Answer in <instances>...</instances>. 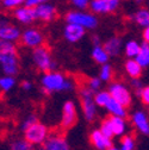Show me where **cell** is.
Wrapping results in <instances>:
<instances>
[{
    "instance_id": "6da1fadb",
    "label": "cell",
    "mask_w": 149,
    "mask_h": 150,
    "mask_svg": "<svg viewBox=\"0 0 149 150\" xmlns=\"http://www.w3.org/2000/svg\"><path fill=\"white\" fill-rule=\"evenodd\" d=\"M41 86L44 94H51V93L59 92H70L75 87V83L63 73L54 70L43 74L41 79Z\"/></svg>"
},
{
    "instance_id": "7a4b0ae2",
    "label": "cell",
    "mask_w": 149,
    "mask_h": 150,
    "mask_svg": "<svg viewBox=\"0 0 149 150\" xmlns=\"http://www.w3.org/2000/svg\"><path fill=\"white\" fill-rule=\"evenodd\" d=\"M31 59L35 67L43 74L54 71L56 69V62L53 60L50 49L47 45H42L40 48L33 49L31 54Z\"/></svg>"
},
{
    "instance_id": "3957f363",
    "label": "cell",
    "mask_w": 149,
    "mask_h": 150,
    "mask_svg": "<svg viewBox=\"0 0 149 150\" xmlns=\"http://www.w3.org/2000/svg\"><path fill=\"white\" fill-rule=\"evenodd\" d=\"M67 24H75L85 30H93L98 26V18L91 12L82 11H70L66 14Z\"/></svg>"
},
{
    "instance_id": "277c9868",
    "label": "cell",
    "mask_w": 149,
    "mask_h": 150,
    "mask_svg": "<svg viewBox=\"0 0 149 150\" xmlns=\"http://www.w3.org/2000/svg\"><path fill=\"white\" fill-rule=\"evenodd\" d=\"M80 96V105L84 117L87 122H93L97 118V105L94 103V92H92L86 85L82 86L79 91Z\"/></svg>"
},
{
    "instance_id": "5b68a950",
    "label": "cell",
    "mask_w": 149,
    "mask_h": 150,
    "mask_svg": "<svg viewBox=\"0 0 149 150\" xmlns=\"http://www.w3.org/2000/svg\"><path fill=\"white\" fill-rule=\"evenodd\" d=\"M111 98L118 104H121L123 107L128 108L133 103V93L130 91V88L121 82V81H114L109 85V91Z\"/></svg>"
},
{
    "instance_id": "8992f818",
    "label": "cell",
    "mask_w": 149,
    "mask_h": 150,
    "mask_svg": "<svg viewBox=\"0 0 149 150\" xmlns=\"http://www.w3.org/2000/svg\"><path fill=\"white\" fill-rule=\"evenodd\" d=\"M23 132H24V138L33 146L35 145L42 146L50 134L47 125H44L40 120L37 123H35L33 125H31L30 127H28L26 130H24Z\"/></svg>"
},
{
    "instance_id": "52a82bcc",
    "label": "cell",
    "mask_w": 149,
    "mask_h": 150,
    "mask_svg": "<svg viewBox=\"0 0 149 150\" xmlns=\"http://www.w3.org/2000/svg\"><path fill=\"white\" fill-rule=\"evenodd\" d=\"M23 45L31 48L32 50L36 48H40L42 45H44L45 38H44V35L36 28H28L25 29L22 35H21V40Z\"/></svg>"
},
{
    "instance_id": "ba28073f",
    "label": "cell",
    "mask_w": 149,
    "mask_h": 150,
    "mask_svg": "<svg viewBox=\"0 0 149 150\" xmlns=\"http://www.w3.org/2000/svg\"><path fill=\"white\" fill-rule=\"evenodd\" d=\"M121 0H91L89 10L93 14H109L118 10Z\"/></svg>"
},
{
    "instance_id": "9c48e42d",
    "label": "cell",
    "mask_w": 149,
    "mask_h": 150,
    "mask_svg": "<svg viewBox=\"0 0 149 150\" xmlns=\"http://www.w3.org/2000/svg\"><path fill=\"white\" fill-rule=\"evenodd\" d=\"M0 66H1V70H3L4 75L14 78L18 74V71H19V59H18V54L12 52V54L0 55Z\"/></svg>"
},
{
    "instance_id": "30bf717a",
    "label": "cell",
    "mask_w": 149,
    "mask_h": 150,
    "mask_svg": "<svg viewBox=\"0 0 149 150\" xmlns=\"http://www.w3.org/2000/svg\"><path fill=\"white\" fill-rule=\"evenodd\" d=\"M78 122L77 106L73 100H67L62 106V117H61V127L68 130L73 127Z\"/></svg>"
},
{
    "instance_id": "8fae6325",
    "label": "cell",
    "mask_w": 149,
    "mask_h": 150,
    "mask_svg": "<svg viewBox=\"0 0 149 150\" xmlns=\"http://www.w3.org/2000/svg\"><path fill=\"white\" fill-rule=\"evenodd\" d=\"M41 150H70V146L61 132H51L41 146Z\"/></svg>"
},
{
    "instance_id": "7c38bea8",
    "label": "cell",
    "mask_w": 149,
    "mask_h": 150,
    "mask_svg": "<svg viewBox=\"0 0 149 150\" xmlns=\"http://www.w3.org/2000/svg\"><path fill=\"white\" fill-rule=\"evenodd\" d=\"M133 126L144 136H149V116L142 110H136L131 115Z\"/></svg>"
},
{
    "instance_id": "4fadbf2b",
    "label": "cell",
    "mask_w": 149,
    "mask_h": 150,
    "mask_svg": "<svg viewBox=\"0 0 149 150\" xmlns=\"http://www.w3.org/2000/svg\"><path fill=\"white\" fill-rule=\"evenodd\" d=\"M89 143L96 150H107L112 146V139L100 132L99 129H94L89 134Z\"/></svg>"
},
{
    "instance_id": "5bb4252c",
    "label": "cell",
    "mask_w": 149,
    "mask_h": 150,
    "mask_svg": "<svg viewBox=\"0 0 149 150\" xmlns=\"http://www.w3.org/2000/svg\"><path fill=\"white\" fill-rule=\"evenodd\" d=\"M109 129H110V132L112 135V137L116 136H124L126 134V130H128V123L125 120V118H121V117H114V116H110L107 118H105Z\"/></svg>"
},
{
    "instance_id": "9a60e30c",
    "label": "cell",
    "mask_w": 149,
    "mask_h": 150,
    "mask_svg": "<svg viewBox=\"0 0 149 150\" xmlns=\"http://www.w3.org/2000/svg\"><path fill=\"white\" fill-rule=\"evenodd\" d=\"M35 13H36V19L37 21H42L44 23H50L56 18L57 10L54 5H51L49 3H45V4L37 6L35 8Z\"/></svg>"
},
{
    "instance_id": "2e32d148",
    "label": "cell",
    "mask_w": 149,
    "mask_h": 150,
    "mask_svg": "<svg viewBox=\"0 0 149 150\" xmlns=\"http://www.w3.org/2000/svg\"><path fill=\"white\" fill-rule=\"evenodd\" d=\"M86 33V30L75 24H67L63 29V37L68 43L80 42Z\"/></svg>"
},
{
    "instance_id": "e0dca14e",
    "label": "cell",
    "mask_w": 149,
    "mask_h": 150,
    "mask_svg": "<svg viewBox=\"0 0 149 150\" xmlns=\"http://www.w3.org/2000/svg\"><path fill=\"white\" fill-rule=\"evenodd\" d=\"M21 29L11 23L0 26V41H7L14 43L21 40Z\"/></svg>"
},
{
    "instance_id": "ac0fdd59",
    "label": "cell",
    "mask_w": 149,
    "mask_h": 150,
    "mask_svg": "<svg viewBox=\"0 0 149 150\" xmlns=\"http://www.w3.org/2000/svg\"><path fill=\"white\" fill-rule=\"evenodd\" d=\"M13 16L16 19L24 24V25H30L33 22H36V13H35V8L31 7H26V6H21L16 10H13Z\"/></svg>"
},
{
    "instance_id": "d6986e66",
    "label": "cell",
    "mask_w": 149,
    "mask_h": 150,
    "mask_svg": "<svg viewBox=\"0 0 149 150\" xmlns=\"http://www.w3.org/2000/svg\"><path fill=\"white\" fill-rule=\"evenodd\" d=\"M103 48L110 57H115V56H118L121 54L123 49V42L118 36H114L103 44Z\"/></svg>"
},
{
    "instance_id": "ffe728a7",
    "label": "cell",
    "mask_w": 149,
    "mask_h": 150,
    "mask_svg": "<svg viewBox=\"0 0 149 150\" xmlns=\"http://www.w3.org/2000/svg\"><path fill=\"white\" fill-rule=\"evenodd\" d=\"M125 73L129 75L131 79H140L143 73V68L134 60V59H128L124 63Z\"/></svg>"
},
{
    "instance_id": "44dd1931",
    "label": "cell",
    "mask_w": 149,
    "mask_h": 150,
    "mask_svg": "<svg viewBox=\"0 0 149 150\" xmlns=\"http://www.w3.org/2000/svg\"><path fill=\"white\" fill-rule=\"evenodd\" d=\"M131 19L140 26H142L143 29L149 28V10L145 7H141L138 8L133 16Z\"/></svg>"
},
{
    "instance_id": "7402d4cb",
    "label": "cell",
    "mask_w": 149,
    "mask_h": 150,
    "mask_svg": "<svg viewBox=\"0 0 149 150\" xmlns=\"http://www.w3.org/2000/svg\"><path fill=\"white\" fill-rule=\"evenodd\" d=\"M91 56L93 61L98 64H106L109 63V59L110 56L106 54V51L104 50L103 45H93V49H92V52H91Z\"/></svg>"
},
{
    "instance_id": "603a6c76",
    "label": "cell",
    "mask_w": 149,
    "mask_h": 150,
    "mask_svg": "<svg viewBox=\"0 0 149 150\" xmlns=\"http://www.w3.org/2000/svg\"><path fill=\"white\" fill-rule=\"evenodd\" d=\"M105 110L109 112V113L111 116L114 117H121V118H125L126 117V108L123 107L121 104H118L117 101H115L112 98H111V100L107 103Z\"/></svg>"
},
{
    "instance_id": "cb8c5ba5",
    "label": "cell",
    "mask_w": 149,
    "mask_h": 150,
    "mask_svg": "<svg viewBox=\"0 0 149 150\" xmlns=\"http://www.w3.org/2000/svg\"><path fill=\"white\" fill-rule=\"evenodd\" d=\"M142 68H147L149 67V44L147 43H142L141 48H140V52L137 54V56L134 59Z\"/></svg>"
},
{
    "instance_id": "d4e9b609",
    "label": "cell",
    "mask_w": 149,
    "mask_h": 150,
    "mask_svg": "<svg viewBox=\"0 0 149 150\" xmlns=\"http://www.w3.org/2000/svg\"><path fill=\"white\" fill-rule=\"evenodd\" d=\"M140 48H141V44L137 41L131 40L124 44V52L128 56V59H135L137 54L140 52Z\"/></svg>"
},
{
    "instance_id": "484cf974",
    "label": "cell",
    "mask_w": 149,
    "mask_h": 150,
    "mask_svg": "<svg viewBox=\"0 0 149 150\" xmlns=\"http://www.w3.org/2000/svg\"><path fill=\"white\" fill-rule=\"evenodd\" d=\"M119 150H135L136 149V139L133 135H124L119 141Z\"/></svg>"
},
{
    "instance_id": "4316f807",
    "label": "cell",
    "mask_w": 149,
    "mask_h": 150,
    "mask_svg": "<svg viewBox=\"0 0 149 150\" xmlns=\"http://www.w3.org/2000/svg\"><path fill=\"white\" fill-rule=\"evenodd\" d=\"M93 99H94V103L97 105V107H101V108H105L107 103L111 100V96L110 93L107 91H98L94 93V97H93Z\"/></svg>"
},
{
    "instance_id": "83f0119b",
    "label": "cell",
    "mask_w": 149,
    "mask_h": 150,
    "mask_svg": "<svg viewBox=\"0 0 149 150\" xmlns=\"http://www.w3.org/2000/svg\"><path fill=\"white\" fill-rule=\"evenodd\" d=\"M11 150H35L33 145H31L25 138H14L10 144Z\"/></svg>"
},
{
    "instance_id": "f1b7e54d",
    "label": "cell",
    "mask_w": 149,
    "mask_h": 150,
    "mask_svg": "<svg viewBox=\"0 0 149 150\" xmlns=\"http://www.w3.org/2000/svg\"><path fill=\"white\" fill-rule=\"evenodd\" d=\"M16 86V79L12 76H0V91L3 93H7Z\"/></svg>"
},
{
    "instance_id": "f546056e",
    "label": "cell",
    "mask_w": 149,
    "mask_h": 150,
    "mask_svg": "<svg viewBox=\"0 0 149 150\" xmlns=\"http://www.w3.org/2000/svg\"><path fill=\"white\" fill-rule=\"evenodd\" d=\"M112 76H114V70L111 64L109 63L103 64L99 71V79L101 80V82H110L112 80Z\"/></svg>"
},
{
    "instance_id": "4dcf8cb0",
    "label": "cell",
    "mask_w": 149,
    "mask_h": 150,
    "mask_svg": "<svg viewBox=\"0 0 149 150\" xmlns=\"http://www.w3.org/2000/svg\"><path fill=\"white\" fill-rule=\"evenodd\" d=\"M12 52H17V47L14 43L7 41H0V55L12 54Z\"/></svg>"
},
{
    "instance_id": "1f68e13d",
    "label": "cell",
    "mask_w": 149,
    "mask_h": 150,
    "mask_svg": "<svg viewBox=\"0 0 149 150\" xmlns=\"http://www.w3.org/2000/svg\"><path fill=\"white\" fill-rule=\"evenodd\" d=\"M38 122V118H37V116L36 115H29V116H26L24 119H23V122H22V124H21V129L24 131V130H26L28 127H30L31 125H33L35 123H37Z\"/></svg>"
},
{
    "instance_id": "d6a6232c",
    "label": "cell",
    "mask_w": 149,
    "mask_h": 150,
    "mask_svg": "<svg viewBox=\"0 0 149 150\" xmlns=\"http://www.w3.org/2000/svg\"><path fill=\"white\" fill-rule=\"evenodd\" d=\"M25 0H3V6L10 10H16L24 5Z\"/></svg>"
},
{
    "instance_id": "836d02e7",
    "label": "cell",
    "mask_w": 149,
    "mask_h": 150,
    "mask_svg": "<svg viewBox=\"0 0 149 150\" xmlns=\"http://www.w3.org/2000/svg\"><path fill=\"white\" fill-rule=\"evenodd\" d=\"M101 80L99 79V78H91L88 81H87V87L92 91V92H98V91H100V87H101Z\"/></svg>"
},
{
    "instance_id": "e575fe53",
    "label": "cell",
    "mask_w": 149,
    "mask_h": 150,
    "mask_svg": "<svg viewBox=\"0 0 149 150\" xmlns=\"http://www.w3.org/2000/svg\"><path fill=\"white\" fill-rule=\"evenodd\" d=\"M91 0H69V3L78 10H85L88 7Z\"/></svg>"
},
{
    "instance_id": "d590c367",
    "label": "cell",
    "mask_w": 149,
    "mask_h": 150,
    "mask_svg": "<svg viewBox=\"0 0 149 150\" xmlns=\"http://www.w3.org/2000/svg\"><path fill=\"white\" fill-rule=\"evenodd\" d=\"M138 97L141 98L142 103L145 105V106H149V86H144L142 88V91L140 92Z\"/></svg>"
},
{
    "instance_id": "8d00e7d4",
    "label": "cell",
    "mask_w": 149,
    "mask_h": 150,
    "mask_svg": "<svg viewBox=\"0 0 149 150\" xmlns=\"http://www.w3.org/2000/svg\"><path fill=\"white\" fill-rule=\"evenodd\" d=\"M48 1H49V0H25V1H24V6L31 7V8H36L37 6H40L42 4H45Z\"/></svg>"
},
{
    "instance_id": "74e56055",
    "label": "cell",
    "mask_w": 149,
    "mask_h": 150,
    "mask_svg": "<svg viewBox=\"0 0 149 150\" xmlns=\"http://www.w3.org/2000/svg\"><path fill=\"white\" fill-rule=\"evenodd\" d=\"M130 86H131V87L135 89V92L137 93V94H140V92H141V91H142V88L144 87V86H143V83H142V81H141L140 79H131Z\"/></svg>"
},
{
    "instance_id": "f35d334b",
    "label": "cell",
    "mask_w": 149,
    "mask_h": 150,
    "mask_svg": "<svg viewBox=\"0 0 149 150\" xmlns=\"http://www.w3.org/2000/svg\"><path fill=\"white\" fill-rule=\"evenodd\" d=\"M21 87H22V89H23V91L29 92V91H31V89H32V83H31L29 80H24V81L21 83Z\"/></svg>"
},
{
    "instance_id": "ab89813d",
    "label": "cell",
    "mask_w": 149,
    "mask_h": 150,
    "mask_svg": "<svg viewBox=\"0 0 149 150\" xmlns=\"http://www.w3.org/2000/svg\"><path fill=\"white\" fill-rule=\"evenodd\" d=\"M142 37H143V42L149 44V28H145L143 30V33H142Z\"/></svg>"
},
{
    "instance_id": "60d3db41",
    "label": "cell",
    "mask_w": 149,
    "mask_h": 150,
    "mask_svg": "<svg viewBox=\"0 0 149 150\" xmlns=\"http://www.w3.org/2000/svg\"><path fill=\"white\" fill-rule=\"evenodd\" d=\"M92 42H93V45H99V44H100V38H99V36L93 35V36H92Z\"/></svg>"
},
{
    "instance_id": "b9f144b4",
    "label": "cell",
    "mask_w": 149,
    "mask_h": 150,
    "mask_svg": "<svg viewBox=\"0 0 149 150\" xmlns=\"http://www.w3.org/2000/svg\"><path fill=\"white\" fill-rule=\"evenodd\" d=\"M147 1V0H135V3L137 4V5H142L143 3H145Z\"/></svg>"
},
{
    "instance_id": "7bdbcfd3",
    "label": "cell",
    "mask_w": 149,
    "mask_h": 150,
    "mask_svg": "<svg viewBox=\"0 0 149 150\" xmlns=\"http://www.w3.org/2000/svg\"><path fill=\"white\" fill-rule=\"evenodd\" d=\"M107 150H119V149H118L117 146H114V145H112V146H111L110 149H107Z\"/></svg>"
},
{
    "instance_id": "ee69618b",
    "label": "cell",
    "mask_w": 149,
    "mask_h": 150,
    "mask_svg": "<svg viewBox=\"0 0 149 150\" xmlns=\"http://www.w3.org/2000/svg\"><path fill=\"white\" fill-rule=\"evenodd\" d=\"M147 5H148V7H147V8L149 10V0H147Z\"/></svg>"
},
{
    "instance_id": "f6af8a7d",
    "label": "cell",
    "mask_w": 149,
    "mask_h": 150,
    "mask_svg": "<svg viewBox=\"0 0 149 150\" xmlns=\"http://www.w3.org/2000/svg\"><path fill=\"white\" fill-rule=\"evenodd\" d=\"M40 150H41V149H40Z\"/></svg>"
}]
</instances>
